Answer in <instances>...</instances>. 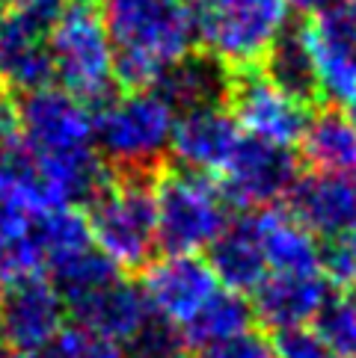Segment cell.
Returning a JSON list of instances; mask_svg holds the SVG:
<instances>
[{"label": "cell", "instance_id": "28", "mask_svg": "<svg viewBox=\"0 0 356 358\" xmlns=\"http://www.w3.org/2000/svg\"><path fill=\"white\" fill-rule=\"evenodd\" d=\"M202 358H276V355L267 338L256 335V331H244V335L205 350Z\"/></svg>", "mask_w": 356, "mask_h": 358}, {"label": "cell", "instance_id": "33", "mask_svg": "<svg viewBox=\"0 0 356 358\" xmlns=\"http://www.w3.org/2000/svg\"><path fill=\"white\" fill-rule=\"evenodd\" d=\"M4 347H6V335H4V323H0V355H4Z\"/></svg>", "mask_w": 356, "mask_h": 358}, {"label": "cell", "instance_id": "27", "mask_svg": "<svg viewBox=\"0 0 356 358\" xmlns=\"http://www.w3.org/2000/svg\"><path fill=\"white\" fill-rule=\"evenodd\" d=\"M57 347L69 358H131L122 343L98 338V335H93V331H83L78 326L62 329V335L57 338Z\"/></svg>", "mask_w": 356, "mask_h": 358}, {"label": "cell", "instance_id": "3", "mask_svg": "<svg viewBox=\"0 0 356 358\" xmlns=\"http://www.w3.org/2000/svg\"><path fill=\"white\" fill-rule=\"evenodd\" d=\"M155 178L113 175L101 196L86 204V222L95 249L119 273H143L160 249Z\"/></svg>", "mask_w": 356, "mask_h": 358}, {"label": "cell", "instance_id": "4", "mask_svg": "<svg viewBox=\"0 0 356 358\" xmlns=\"http://www.w3.org/2000/svg\"><path fill=\"white\" fill-rule=\"evenodd\" d=\"M48 48L54 59V80L89 110H98L119 92L113 45L93 0H69L57 27L50 30Z\"/></svg>", "mask_w": 356, "mask_h": 358}, {"label": "cell", "instance_id": "36", "mask_svg": "<svg viewBox=\"0 0 356 358\" xmlns=\"http://www.w3.org/2000/svg\"><path fill=\"white\" fill-rule=\"evenodd\" d=\"M184 358H187V355H184Z\"/></svg>", "mask_w": 356, "mask_h": 358}, {"label": "cell", "instance_id": "18", "mask_svg": "<svg viewBox=\"0 0 356 358\" xmlns=\"http://www.w3.org/2000/svg\"><path fill=\"white\" fill-rule=\"evenodd\" d=\"M228 86H232V69L223 66L211 54H190L151 86L175 113H190L202 107H226Z\"/></svg>", "mask_w": 356, "mask_h": 358}, {"label": "cell", "instance_id": "20", "mask_svg": "<svg viewBox=\"0 0 356 358\" xmlns=\"http://www.w3.org/2000/svg\"><path fill=\"white\" fill-rule=\"evenodd\" d=\"M259 69L273 86H279L285 95L300 101V104H306V107L321 104V86H317L315 57L306 39V24L285 27L279 33V39L264 54Z\"/></svg>", "mask_w": 356, "mask_h": 358}, {"label": "cell", "instance_id": "10", "mask_svg": "<svg viewBox=\"0 0 356 358\" xmlns=\"http://www.w3.org/2000/svg\"><path fill=\"white\" fill-rule=\"evenodd\" d=\"M62 320L66 302L42 273L15 278L0 290V323L18 355L50 347L62 335Z\"/></svg>", "mask_w": 356, "mask_h": 358}, {"label": "cell", "instance_id": "15", "mask_svg": "<svg viewBox=\"0 0 356 358\" xmlns=\"http://www.w3.org/2000/svg\"><path fill=\"white\" fill-rule=\"evenodd\" d=\"M333 290L324 273H271L252 290V320L271 331L309 326Z\"/></svg>", "mask_w": 356, "mask_h": 358}, {"label": "cell", "instance_id": "22", "mask_svg": "<svg viewBox=\"0 0 356 358\" xmlns=\"http://www.w3.org/2000/svg\"><path fill=\"white\" fill-rule=\"evenodd\" d=\"M252 326V305L244 299V293L220 287L202 308L182 326V338L187 350L205 352L217 343H226L238 335H244Z\"/></svg>", "mask_w": 356, "mask_h": 358}, {"label": "cell", "instance_id": "19", "mask_svg": "<svg viewBox=\"0 0 356 358\" xmlns=\"http://www.w3.org/2000/svg\"><path fill=\"white\" fill-rule=\"evenodd\" d=\"M300 163L317 175L356 178V127L348 113L336 107L315 113L300 139Z\"/></svg>", "mask_w": 356, "mask_h": 358}, {"label": "cell", "instance_id": "30", "mask_svg": "<svg viewBox=\"0 0 356 358\" xmlns=\"http://www.w3.org/2000/svg\"><path fill=\"white\" fill-rule=\"evenodd\" d=\"M285 3L291 6V9H297L300 15H321V12H327V9H333L336 3H341V0H285Z\"/></svg>", "mask_w": 356, "mask_h": 358}, {"label": "cell", "instance_id": "23", "mask_svg": "<svg viewBox=\"0 0 356 358\" xmlns=\"http://www.w3.org/2000/svg\"><path fill=\"white\" fill-rule=\"evenodd\" d=\"M48 273H50V285L57 287L62 302H66V308L74 305V302L86 299L89 293L101 290L104 285H110V281H116L122 275L95 246L62 258L60 264L50 266Z\"/></svg>", "mask_w": 356, "mask_h": 358}, {"label": "cell", "instance_id": "24", "mask_svg": "<svg viewBox=\"0 0 356 358\" xmlns=\"http://www.w3.org/2000/svg\"><path fill=\"white\" fill-rule=\"evenodd\" d=\"M312 329L333 358H356V290L336 287L315 314Z\"/></svg>", "mask_w": 356, "mask_h": 358}, {"label": "cell", "instance_id": "29", "mask_svg": "<svg viewBox=\"0 0 356 358\" xmlns=\"http://www.w3.org/2000/svg\"><path fill=\"white\" fill-rule=\"evenodd\" d=\"M18 139V104L9 89L0 83V148Z\"/></svg>", "mask_w": 356, "mask_h": 358}, {"label": "cell", "instance_id": "32", "mask_svg": "<svg viewBox=\"0 0 356 358\" xmlns=\"http://www.w3.org/2000/svg\"><path fill=\"white\" fill-rule=\"evenodd\" d=\"M348 119H350V122H353V127H356V104H350V107H348Z\"/></svg>", "mask_w": 356, "mask_h": 358}, {"label": "cell", "instance_id": "9", "mask_svg": "<svg viewBox=\"0 0 356 358\" xmlns=\"http://www.w3.org/2000/svg\"><path fill=\"white\" fill-rule=\"evenodd\" d=\"M297 181L300 155L294 148L244 136L238 143L232 160L226 163L220 189L228 204H238L244 213H249L271 210L276 201L288 199Z\"/></svg>", "mask_w": 356, "mask_h": 358}, {"label": "cell", "instance_id": "35", "mask_svg": "<svg viewBox=\"0 0 356 358\" xmlns=\"http://www.w3.org/2000/svg\"><path fill=\"white\" fill-rule=\"evenodd\" d=\"M0 358H6V355H0Z\"/></svg>", "mask_w": 356, "mask_h": 358}, {"label": "cell", "instance_id": "8", "mask_svg": "<svg viewBox=\"0 0 356 358\" xmlns=\"http://www.w3.org/2000/svg\"><path fill=\"white\" fill-rule=\"evenodd\" d=\"M226 110L232 113L240 131H247V136L285 148H294L300 143L312 119V107L300 104L273 86L259 66L232 71Z\"/></svg>", "mask_w": 356, "mask_h": 358}, {"label": "cell", "instance_id": "6", "mask_svg": "<svg viewBox=\"0 0 356 358\" xmlns=\"http://www.w3.org/2000/svg\"><path fill=\"white\" fill-rule=\"evenodd\" d=\"M196 42L232 71L261 66L288 27L285 0H190Z\"/></svg>", "mask_w": 356, "mask_h": 358}, {"label": "cell", "instance_id": "12", "mask_svg": "<svg viewBox=\"0 0 356 358\" xmlns=\"http://www.w3.org/2000/svg\"><path fill=\"white\" fill-rule=\"evenodd\" d=\"M139 287L151 311L182 329L220 290V281L199 255H163L143 270Z\"/></svg>", "mask_w": 356, "mask_h": 358}, {"label": "cell", "instance_id": "17", "mask_svg": "<svg viewBox=\"0 0 356 358\" xmlns=\"http://www.w3.org/2000/svg\"><path fill=\"white\" fill-rule=\"evenodd\" d=\"M205 261L226 290H235V293L256 290L271 275L264 243H261L259 213L249 210V213H240L238 220H228L226 228L208 246Z\"/></svg>", "mask_w": 356, "mask_h": 358}, {"label": "cell", "instance_id": "31", "mask_svg": "<svg viewBox=\"0 0 356 358\" xmlns=\"http://www.w3.org/2000/svg\"><path fill=\"white\" fill-rule=\"evenodd\" d=\"M15 358H69L66 352H62L60 347H57V341L50 343V347H45V350H36V352H24V355H15Z\"/></svg>", "mask_w": 356, "mask_h": 358}, {"label": "cell", "instance_id": "13", "mask_svg": "<svg viewBox=\"0 0 356 358\" xmlns=\"http://www.w3.org/2000/svg\"><path fill=\"white\" fill-rule=\"evenodd\" d=\"M288 213L321 243H333L356 228V178L300 175L288 193Z\"/></svg>", "mask_w": 356, "mask_h": 358}, {"label": "cell", "instance_id": "21", "mask_svg": "<svg viewBox=\"0 0 356 358\" xmlns=\"http://www.w3.org/2000/svg\"><path fill=\"white\" fill-rule=\"evenodd\" d=\"M271 273H324V243L288 210H256Z\"/></svg>", "mask_w": 356, "mask_h": 358}, {"label": "cell", "instance_id": "34", "mask_svg": "<svg viewBox=\"0 0 356 358\" xmlns=\"http://www.w3.org/2000/svg\"><path fill=\"white\" fill-rule=\"evenodd\" d=\"M350 3H356V0H350Z\"/></svg>", "mask_w": 356, "mask_h": 358}, {"label": "cell", "instance_id": "25", "mask_svg": "<svg viewBox=\"0 0 356 358\" xmlns=\"http://www.w3.org/2000/svg\"><path fill=\"white\" fill-rule=\"evenodd\" d=\"M125 350L131 358H184L187 352L182 329L158 314L149 317V323L131 338V343H125Z\"/></svg>", "mask_w": 356, "mask_h": 358}, {"label": "cell", "instance_id": "16", "mask_svg": "<svg viewBox=\"0 0 356 358\" xmlns=\"http://www.w3.org/2000/svg\"><path fill=\"white\" fill-rule=\"evenodd\" d=\"M66 311L74 317L78 329L93 331V335L107 338L113 343H122V347L131 343V338L155 314L143 287L122 275L116 281H110V285H104L101 290L89 293L86 299L69 305Z\"/></svg>", "mask_w": 356, "mask_h": 358}, {"label": "cell", "instance_id": "1", "mask_svg": "<svg viewBox=\"0 0 356 358\" xmlns=\"http://www.w3.org/2000/svg\"><path fill=\"white\" fill-rule=\"evenodd\" d=\"M101 21L125 92L151 89L196 45L190 0H101Z\"/></svg>", "mask_w": 356, "mask_h": 358}, {"label": "cell", "instance_id": "14", "mask_svg": "<svg viewBox=\"0 0 356 358\" xmlns=\"http://www.w3.org/2000/svg\"><path fill=\"white\" fill-rule=\"evenodd\" d=\"M240 139L244 134L226 107H202L175 119L170 151L182 169L214 175L226 169Z\"/></svg>", "mask_w": 356, "mask_h": 358}, {"label": "cell", "instance_id": "7", "mask_svg": "<svg viewBox=\"0 0 356 358\" xmlns=\"http://www.w3.org/2000/svg\"><path fill=\"white\" fill-rule=\"evenodd\" d=\"M66 9V0H30L0 12V83L9 92L27 95L54 80L50 30Z\"/></svg>", "mask_w": 356, "mask_h": 358}, {"label": "cell", "instance_id": "2", "mask_svg": "<svg viewBox=\"0 0 356 358\" xmlns=\"http://www.w3.org/2000/svg\"><path fill=\"white\" fill-rule=\"evenodd\" d=\"M178 113L155 89L116 92L93 110L95 148L113 175H160Z\"/></svg>", "mask_w": 356, "mask_h": 358}, {"label": "cell", "instance_id": "5", "mask_svg": "<svg viewBox=\"0 0 356 358\" xmlns=\"http://www.w3.org/2000/svg\"><path fill=\"white\" fill-rule=\"evenodd\" d=\"M228 201L214 175L163 166L155 178L158 246L167 255H196L208 249L228 222Z\"/></svg>", "mask_w": 356, "mask_h": 358}, {"label": "cell", "instance_id": "26", "mask_svg": "<svg viewBox=\"0 0 356 358\" xmlns=\"http://www.w3.org/2000/svg\"><path fill=\"white\" fill-rule=\"evenodd\" d=\"M271 347L276 358H333L312 326H291L273 331Z\"/></svg>", "mask_w": 356, "mask_h": 358}, {"label": "cell", "instance_id": "11", "mask_svg": "<svg viewBox=\"0 0 356 358\" xmlns=\"http://www.w3.org/2000/svg\"><path fill=\"white\" fill-rule=\"evenodd\" d=\"M321 104H356V3H336L306 24Z\"/></svg>", "mask_w": 356, "mask_h": 358}]
</instances>
